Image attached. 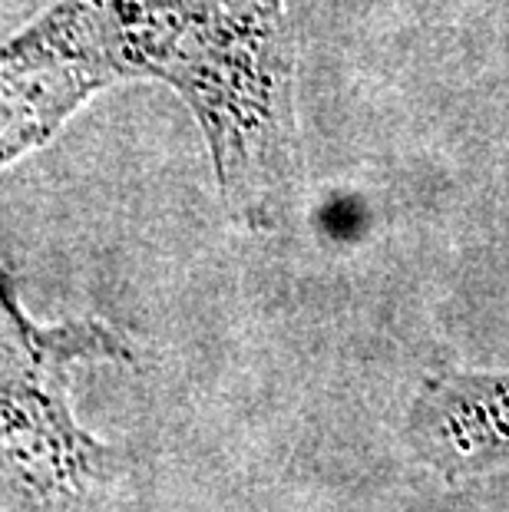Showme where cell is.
<instances>
[{
	"instance_id": "3",
	"label": "cell",
	"mask_w": 509,
	"mask_h": 512,
	"mask_svg": "<svg viewBox=\"0 0 509 512\" xmlns=\"http://www.w3.org/2000/svg\"><path fill=\"white\" fill-rule=\"evenodd\" d=\"M103 90L110 76L63 7L50 4L0 43V169L47 146Z\"/></svg>"
},
{
	"instance_id": "2",
	"label": "cell",
	"mask_w": 509,
	"mask_h": 512,
	"mask_svg": "<svg viewBox=\"0 0 509 512\" xmlns=\"http://www.w3.org/2000/svg\"><path fill=\"white\" fill-rule=\"evenodd\" d=\"M133 347L113 324H37L0 265V479L37 506L86 496L110 473V450L80 427L70 400L77 367L126 364Z\"/></svg>"
},
{
	"instance_id": "1",
	"label": "cell",
	"mask_w": 509,
	"mask_h": 512,
	"mask_svg": "<svg viewBox=\"0 0 509 512\" xmlns=\"http://www.w3.org/2000/svg\"><path fill=\"white\" fill-rule=\"evenodd\" d=\"M110 83L169 86L202 129L225 215L272 235L305 199L285 0H60Z\"/></svg>"
}]
</instances>
